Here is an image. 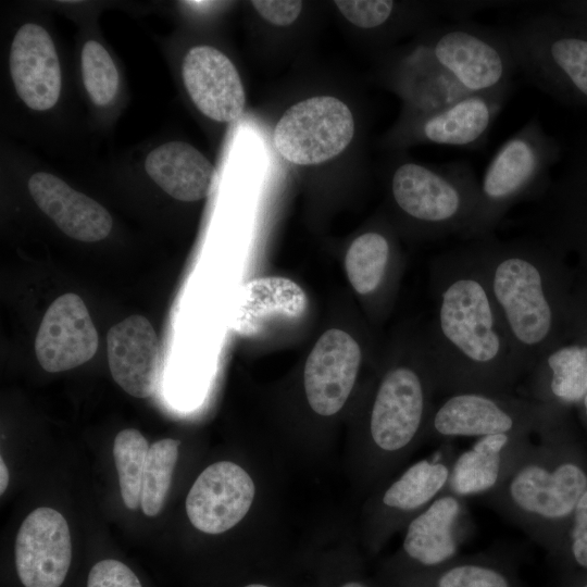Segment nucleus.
Here are the masks:
<instances>
[{"label":"nucleus","instance_id":"obj_1","mask_svg":"<svg viewBox=\"0 0 587 587\" xmlns=\"http://www.w3.org/2000/svg\"><path fill=\"white\" fill-rule=\"evenodd\" d=\"M429 361L444 397L462 391L514 394L525 374L515 355L472 240L438 258Z\"/></svg>","mask_w":587,"mask_h":587},{"label":"nucleus","instance_id":"obj_2","mask_svg":"<svg viewBox=\"0 0 587 587\" xmlns=\"http://www.w3.org/2000/svg\"><path fill=\"white\" fill-rule=\"evenodd\" d=\"M485 279L526 375L549 350L569 342L574 266L541 238L473 239Z\"/></svg>","mask_w":587,"mask_h":587},{"label":"nucleus","instance_id":"obj_3","mask_svg":"<svg viewBox=\"0 0 587 587\" xmlns=\"http://www.w3.org/2000/svg\"><path fill=\"white\" fill-rule=\"evenodd\" d=\"M587 489V450L572 415L538 435L507 479L482 500L552 560Z\"/></svg>","mask_w":587,"mask_h":587},{"label":"nucleus","instance_id":"obj_4","mask_svg":"<svg viewBox=\"0 0 587 587\" xmlns=\"http://www.w3.org/2000/svg\"><path fill=\"white\" fill-rule=\"evenodd\" d=\"M437 391L430 361L396 363L386 370L374 395L365 449L366 474L383 484L425 438Z\"/></svg>","mask_w":587,"mask_h":587},{"label":"nucleus","instance_id":"obj_5","mask_svg":"<svg viewBox=\"0 0 587 587\" xmlns=\"http://www.w3.org/2000/svg\"><path fill=\"white\" fill-rule=\"evenodd\" d=\"M558 140L534 116L496 151L479 179L478 200L466 241L492 235L516 204L537 201L561 159Z\"/></svg>","mask_w":587,"mask_h":587},{"label":"nucleus","instance_id":"obj_6","mask_svg":"<svg viewBox=\"0 0 587 587\" xmlns=\"http://www.w3.org/2000/svg\"><path fill=\"white\" fill-rule=\"evenodd\" d=\"M517 70L558 101L587 107V30L551 9L505 28Z\"/></svg>","mask_w":587,"mask_h":587},{"label":"nucleus","instance_id":"obj_7","mask_svg":"<svg viewBox=\"0 0 587 587\" xmlns=\"http://www.w3.org/2000/svg\"><path fill=\"white\" fill-rule=\"evenodd\" d=\"M479 179L464 160L430 167L399 163L390 176L396 208L414 224L438 236L466 240L478 200Z\"/></svg>","mask_w":587,"mask_h":587},{"label":"nucleus","instance_id":"obj_8","mask_svg":"<svg viewBox=\"0 0 587 587\" xmlns=\"http://www.w3.org/2000/svg\"><path fill=\"white\" fill-rule=\"evenodd\" d=\"M425 50L470 95L510 93L517 70L505 28L453 21L439 27Z\"/></svg>","mask_w":587,"mask_h":587},{"label":"nucleus","instance_id":"obj_9","mask_svg":"<svg viewBox=\"0 0 587 587\" xmlns=\"http://www.w3.org/2000/svg\"><path fill=\"white\" fill-rule=\"evenodd\" d=\"M571 415L515 394L462 391L445 396L434 405L425 438L442 442L501 433L538 436Z\"/></svg>","mask_w":587,"mask_h":587},{"label":"nucleus","instance_id":"obj_10","mask_svg":"<svg viewBox=\"0 0 587 587\" xmlns=\"http://www.w3.org/2000/svg\"><path fill=\"white\" fill-rule=\"evenodd\" d=\"M534 204L528 220L530 235L575 258V267L587 270V141L572 150Z\"/></svg>","mask_w":587,"mask_h":587},{"label":"nucleus","instance_id":"obj_11","mask_svg":"<svg viewBox=\"0 0 587 587\" xmlns=\"http://www.w3.org/2000/svg\"><path fill=\"white\" fill-rule=\"evenodd\" d=\"M472 532L466 499L444 491L408 523L400 549L384 562L379 577L440 566L460 554Z\"/></svg>","mask_w":587,"mask_h":587},{"label":"nucleus","instance_id":"obj_12","mask_svg":"<svg viewBox=\"0 0 587 587\" xmlns=\"http://www.w3.org/2000/svg\"><path fill=\"white\" fill-rule=\"evenodd\" d=\"M457 450L451 440L442 441L429 457L407 466L379 486L371 507L373 550L408 523L447 489Z\"/></svg>","mask_w":587,"mask_h":587},{"label":"nucleus","instance_id":"obj_13","mask_svg":"<svg viewBox=\"0 0 587 587\" xmlns=\"http://www.w3.org/2000/svg\"><path fill=\"white\" fill-rule=\"evenodd\" d=\"M353 134L350 109L337 98L321 96L290 107L275 125L273 143L287 161L315 165L341 153Z\"/></svg>","mask_w":587,"mask_h":587},{"label":"nucleus","instance_id":"obj_14","mask_svg":"<svg viewBox=\"0 0 587 587\" xmlns=\"http://www.w3.org/2000/svg\"><path fill=\"white\" fill-rule=\"evenodd\" d=\"M255 495V483L243 467L232 461H217L207 466L189 489L187 516L196 529L218 535L245 519Z\"/></svg>","mask_w":587,"mask_h":587},{"label":"nucleus","instance_id":"obj_15","mask_svg":"<svg viewBox=\"0 0 587 587\" xmlns=\"http://www.w3.org/2000/svg\"><path fill=\"white\" fill-rule=\"evenodd\" d=\"M14 558L24 587H60L72 561L71 533L64 516L47 507L32 511L17 532Z\"/></svg>","mask_w":587,"mask_h":587},{"label":"nucleus","instance_id":"obj_16","mask_svg":"<svg viewBox=\"0 0 587 587\" xmlns=\"http://www.w3.org/2000/svg\"><path fill=\"white\" fill-rule=\"evenodd\" d=\"M98 345V332L84 300L67 292L46 311L36 335L35 353L45 371L59 373L89 361Z\"/></svg>","mask_w":587,"mask_h":587},{"label":"nucleus","instance_id":"obj_17","mask_svg":"<svg viewBox=\"0 0 587 587\" xmlns=\"http://www.w3.org/2000/svg\"><path fill=\"white\" fill-rule=\"evenodd\" d=\"M361 349L346 332L326 330L308 355L303 386L310 408L321 416L338 413L347 402L361 364Z\"/></svg>","mask_w":587,"mask_h":587},{"label":"nucleus","instance_id":"obj_18","mask_svg":"<svg viewBox=\"0 0 587 587\" xmlns=\"http://www.w3.org/2000/svg\"><path fill=\"white\" fill-rule=\"evenodd\" d=\"M528 433L478 437L457 453L446 491L461 498L485 497L497 489L525 457L534 441Z\"/></svg>","mask_w":587,"mask_h":587},{"label":"nucleus","instance_id":"obj_19","mask_svg":"<svg viewBox=\"0 0 587 587\" xmlns=\"http://www.w3.org/2000/svg\"><path fill=\"white\" fill-rule=\"evenodd\" d=\"M108 362L114 382L136 398L151 397L159 384L161 352L157 333L142 315L113 325L107 336Z\"/></svg>","mask_w":587,"mask_h":587},{"label":"nucleus","instance_id":"obj_20","mask_svg":"<svg viewBox=\"0 0 587 587\" xmlns=\"http://www.w3.org/2000/svg\"><path fill=\"white\" fill-rule=\"evenodd\" d=\"M184 85L198 110L217 122L239 117L246 93L233 62L211 46H196L184 58Z\"/></svg>","mask_w":587,"mask_h":587},{"label":"nucleus","instance_id":"obj_21","mask_svg":"<svg viewBox=\"0 0 587 587\" xmlns=\"http://www.w3.org/2000/svg\"><path fill=\"white\" fill-rule=\"evenodd\" d=\"M10 73L21 100L30 109H51L60 97L62 76L59 58L48 32L34 23L15 34L10 50Z\"/></svg>","mask_w":587,"mask_h":587},{"label":"nucleus","instance_id":"obj_22","mask_svg":"<svg viewBox=\"0 0 587 587\" xmlns=\"http://www.w3.org/2000/svg\"><path fill=\"white\" fill-rule=\"evenodd\" d=\"M28 190L38 205L68 237L95 242L111 232L113 220L104 207L46 172L33 174Z\"/></svg>","mask_w":587,"mask_h":587},{"label":"nucleus","instance_id":"obj_23","mask_svg":"<svg viewBox=\"0 0 587 587\" xmlns=\"http://www.w3.org/2000/svg\"><path fill=\"white\" fill-rule=\"evenodd\" d=\"M509 95H467L423 115L413 124L412 137L435 145L477 147L486 139Z\"/></svg>","mask_w":587,"mask_h":587},{"label":"nucleus","instance_id":"obj_24","mask_svg":"<svg viewBox=\"0 0 587 587\" xmlns=\"http://www.w3.org/2000/svg\"><path fill=\"white\" fill-rule=\"evenodd\" d=\"M525 379L526 398L572 413L587 394V346L569 341L546 352Z\"/></svg>","mask_w":587,"mask_h":587},{"label":"nucleus","instance_id":"obj_25","mask_svg":"<svg viewBox=\"0 0 587 587\" xmlns=\"http://www.w3.org/2000/svg\"><path fill=\"white\" fill-rule=\"evenodd\" d=\"M380 587H524L516 565L492 552L459 554L421 572L379 577Z\"/></svg>","mask_w":587,"mask_h":587},{"label":"nucleus","instance_id":"obj_26","mask_svg":"<svg viewBox=\"0 0 587 587\" xmlns=\"http://www.w3.org/2000/svg\"><path fill=\"white\" fill-rule=\"evenodd\" d=\"M145 170L168 196L185 202L208 197L216 177L213 164L183 141L166 142L153 149L146 158Z\"/></svg>","mask_w":587,"mask_h":587},{"label":"nucleus","instance_id":"obj_27","mask_svg":"<svg viewBox=\"0 0 587 587\" xmlns=\"http://www.w3.org/2000/svg\"><path fill=\"white\" fill-rule=\"evenodd\" d=\"M308 299L303 289L286 277H259L248 282L239 296L233 328L243 335L257 334L279 320L303 314Z\"/></svg>","mask_w":587,"mask_h":587},{"label":"nucleus","instance_id":"obj_28","mask_svg":"<svg viewBox=\"0 0 587 587\" xmlns=\"http://www.w3.org/2000/svg\"><path fill=\"white\" fill-rule=\"evenodd\" d=\"M394 249L390 238L380 232H367L350 245L345 267L357 292L370 295L386 282L391 267Z\"/></svg>","mask_w":587,"mask_h":587},{"label":"nucleus","instance_id":"obj_29","mask_svg":"<svg viewBox=\"0 0 587 587\" xmlns=\"http://www.w3.org/2000/svg\"><path fill=\"white\" fill-rule=\"evenodd\" d=\"M179 440L164 438L148 451L141 482L140 504L147 516L158 515L165 502L178 459Z\"/></svg>","mask_w":587,"mask_h":587},{"label":"nucleus","instance_id":"obj_30","mask_svg":"<svg viewBox=\"0 0 587 587\" xmlns=\"http://www.w3.org/2000/svg\"><path fill=\"white\" fill-rule=\"evenodd\" d=\"M149 448L147 439L135 428L121 430L114 439L113 457L121 496L130 510H136L140 504L142 474Z\"/></svg>","mask_w":587,"mask_h":587},{"label":"nucleus","instance_id":"obj_31","mask_svg":"<svg viewBox=\"0 0 587 587\" xmlns=\"http://www.w3.org/2000/svg\"><path fill=\"white\" fill-rule=\"evenodd\" d=\"M84 86L97 105L109 104L118 89V73L105 48L96 40L85 42L82 50Z\"/></svg>","mask_w":587,"mask_h":587},{"label":"nucleus","instance_id":"obj_32","mask_svg":"<svg viewBox=\"0 0 587 587\" xmlns=\"http://www.w3.org/2000/svg\"><path fill=\"white\" fill-rule=\"evenodd\" d=\"M552 561L561 576L587 572V489L574 509L560 551Z\"/></svg>","mask_w":587,"mask_h":587},{"label":"nucleus","instance_id":"obj_33","mask_svg":"<svg viewBox=\"0 0 587 587\" xmlns=\"http://www.w3.org/2000/svg\"><path fill=\"white\" fill-rule=\"evenodd\" d=\"M335 4L349 22L364 29L385 25L397 12L391 0H337Z\"/></svg>","mask_w":587,"mask_h":587},{"label":"nucleus","instance_id":"obj_34","mask_svg":"<svg viewBox=\"0 0 587 587\" xmlns=\"http://www.w3.org/2000/svg\"><path fill=\"white\" fill-rule=\"evenodd\" d=\"M569 339L587 346V270L574 266Z\"/></svg>","mask_w":587,"mask_h":587},{"label":"nucleus","instance_id":"obj_35","mask_svg":"<svg viewBox=\"0 0 587 587\" xmlns=\"http://www.w3.org/2000/svg\"><path fill=\"white\" fill-rule=\"evenodd\" d=\"M87 587H142L137 575L123 562L105 559L90 570Z\"/></svg>","mask_w":587,"mask_h":587},{"label":"nucleus","instance_id":"obj_36","mask_svg":"<svg viewBox=\"0 0 587 587\" xmlns=\"http://www.w3.org/2000/svg\"><path fill=\"white\" fill-rule=\"evenodd\" d=\"M317 587H380L365 578L362 573L347 561L325 563L320 572Z\"/></svg>","mask_w":587,"mask_h":587},{"label":"nucleus","instance_id":"obj_37","mask_svg":"<svg viewBox=\"0 0 587 587\" xmlns=\"http://www.w3.org/2000/svg\"><path fill=\"white\" fill-rule=\"evenodd\" d=\"M251 4L264 20L277 26L292 24L302 9V2L295 0H253Z\"/></svg>","mask_w":587,"mask_h":587},{"label":"nucleus","instance_id":"obj_38","mask_svg":"<svg viewBox=\"0 0 587 587\" xmlns=\"http://www.w3.org/2000/svg\"><path fill=\"white\" fill-rule=\"evenodd\" d=\"M549 9L587 30V0L557 1Z\"/></svg>","mask_w":587,"mask_h":587},{"label":"nucleus","instance_id":"obj_39","mask_svg":"<svg viewBox=\"0 0 587 587\" xmlns=\"http://www.w3.org/2000/svg\"><path fill=\"white\" fill-rule=\"evenodd\" d=\"M240 587H291L289 582L279 573L265 572L261 577H257Z\"/></svg>","mask_w":587,"mask_h":587},{"label":"nucleus","instance_id":"obj_40","mask_svg":"<svg viewBox=\"0 0 587 587\" xmlns=\"http://www.w3.org/2000/svg\"><path fill=\"white\" fill-rule=\"evenodd\" d=\"M558 587H587V572L561 576Z\"/></svg>","mask_w":587,"mask_h":587},{"label":"nucleus","instance_id":"obj_41","mask_svg":"<svg viewBox=\"0 0 587 587\" xmlns=\"http://www.w3.org/2000/svg\"><path fill=\"white\" fill-rule=\"evenodd\" d=\"M9 479H10L9 471L1 457L0 458V494L1 495L5 491L9 485Z\"/></svg>","mask_w":587,"mask_h":587},{"label":"nucleus","instance_id":"obj_42","mask_svg":"<svg viewBox=\"0 0 587 587\" xmlns=\"http://www.w3.org/2000/svg\"><path fill=\"white\" fill-rule=\"evenodd\" d=\"M576 411H577L578 420H579L582 426L587 432V394L585 395L584 399L582 400V402L576 408Z\"/></svg>","mask_w":587,"mask_h":587}]
</instances>
